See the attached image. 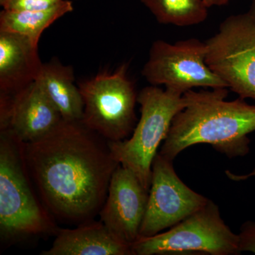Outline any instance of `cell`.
Here are the masks:
<instances>
[{
  "mask_svg": "<svg viewBox=\"0 0 255 255\" xmlns=\"http://www.w3.org/2000/svg\"><path fill=\"white\" fill-rule=\"evenodd\" d=\"M22 147L33 186L53 219L78 226L100 214L120 165L107 140L81 122L63 120Z\"/></svg>",
  "mask_w": 255,
  "mask_h": 255,
  "instance_id": "6da1fadb",
  "label": "cell"
},
{
  "mask_svg": "<svg viewBox=\"0 0 255 255\" xmlns=\"http://www.w3.org/2000/svg\"><path fill=\"white\" fill-rule=\"evenodd\" d=\"M187 93L190 102L174 117L159 153L173 161L187 147L202 143L230 158L248 155V135L255 131V106L241 97L226 101L227 88Z\"/></svg>",
  "mask_w": 255,
  "mask_h": 255,
  "instance_id": "7a4b0ae2",
  "label": "cell"
},
{
  "mask_svg": "<svg viewBox=\"0 0 255 255\" xmlns=\"http://www.w3.org/2000/svg\"><path fill=\"white\" fill-rule=\"evenodd\" d=\"M23 157L22 142L0 133V233L6 241L55 234V219L36 195Z\"/></svg>",
  "mask_w": 255,
  "mask_h": 255,
  "instance_id": "3957f363",
  "label": "cell"
},
{
  "mask_svg": "<svg viewBox=\"0 0 255 255\" xmlns=\"http://www.w3.org/2000/svg\"><path fill=\"white\" fill-rule=\"evenodd\" d=\"M189 102L187 92L181 95L154 85L146 87L137 95L141 116L131 137L108 142L116 160L131 170L147 190H150L152 162L157 149L167 137L174 117Z\"/></svg>",
  "mask_w": 255,
  "mask_h": 255,
  "instance_id": "277c9868",
  "label": "cell"
},
{
  "mask_svg": "<svg viewBox=\"0 0 255 255\" xmlns=\"http://www.w3.org/2000/svg\"><path fill=\"white\" fill-rule=\"evenodd\" d=\"M131 250L132 255L241 253L238 235L226 224L219 206L211 200L168 231L137 238Z\"/></svg>",
  "mask_w": 255,
  "mask_h": 255,
  "instance_id": "5b68a950",
  "label": "cell"
},
{
  "mask_svg": "<svg viewBox=\"0 0 255 255\" xmlns=\"http://www.w3.org/2000/svg\"><path fill=\"white\" fill-rule=\"evenodd\" d=\"M84 101L81 122L108 142L126 140L136 126L137 95L127 65L79 85Z\"/></svg>",
  "mask_w": 255,
  "mask_h": 255,
  "instance_id": "8992f818",
  "label": "cell"
},
{
  "mask_svg": "<svg viewBox=\"0 0 255 255\" xmlns=\"http://www.w3.org/2000/svg\"><path fill=\"white\" fill-rule=\"evenodd\" d=\"M206 44L209 68L241 98L255 100V23L248 12L226 18Z\"/></svg>",
  "mask_w": 255,
  "mask_h": 255,
  "instance_id": "52a82bcc",
  "label": "cell"
},
{
  "mask_svg": "<svg viewBox=\"0 0 255 255\" xmlns=\"http://www.w3.org/2000/svg\"><path fill=\"white\" fill-rule=\"evenodd\" d=\"M206 42L196 38L172 44L157 40L151 46L142 74L151 85L183 95L196 87L228 88L206 63Z\"/></svg>",
  "mask_w": 255,
  "mask_h": 255,
  "instance_id": "ba28073f",
  "label": "cell"
},
{
  "mask_svg": "<svg viewBox=\"0 0 255 255\" xmlns=\"http://www.w3.org/2000/svg\"><path fill=\"white\" fill-rule=\"evenodd\" d=\"M209 201L181 180L173 161L157 152L152 162L148 201L139 238L155 236L173 227Z\"/></svg>",
  "mask_w": 255,
  "mask_h": 255,
  "instance_id": "9c48e42d",
  "label": "cell"
},
{
  "mask_svg": "<svg viewBox=\"0 0 255 255\" xmlns=\"http://www.w3.org/2000/svg\"><path fill=\"white\" fill-rule=\"evenodd\" d=\"M63 120L36 80L14 93H0V130H9L21 142L38 140Z\"/></svg>",
  "mask_w": 255,
  "mask_h": 255,
  "instance_id": "30bf717a",
  "label": "cell"
},
{
  "mask_svg": "<svg viewBox=\"0 0 255 255\" xmlns=\"http://www.w3.org/2000/svg\"><path fill=\"white\" fill-rule=\"evenodd\" d=\"M149 191L130 169L119 165L111 179L100 221L117 237L131 246L140 236Z\"/></svg>",
  "mask_w": 255,
  "mask_h": 255,
  "instance_id": "8fae6325",
  "label": "cell"
},
{
  "mask_svg": "<svg viewBox=\"0 0 255 255\" xmlns=\"http://www.w3.org/2000/svg\"><path fill=\"white\" fill-rule=\"evenodd\" d=\"M43 255H132L131 246L95 220L73 229L58 230L55 241Z\"/></svg>",
  "mask_w": 255,
  "mask_h": 255,
  "instance_id": "7c38bea8",
  "label": "cell"
},
{
  "mask_svg": "<svg viewBox=\"0 0 255 255\" xmlns=\"http://www.w3.org/2000/svg\"><path fill=\"white\" fill-rule=\"evenodd\" d=\"M27 37L0 31V93L12 94L34 82L43 63Z\"/></svg>",
  "mask_w": 255,
  "mask_h": 255,
  "instance_id": "4fadbf2b",
  "label": "cell"
},
{
  "mask_svg": "<svg viewBox=\"0 0 255 255\" xmlns=\"http://www.w3.org/2000/svg\"><path fill=\"white\" fill-rule=\"evenodd\" d=\"M36 80L63 120L81 122L84 101L79 86L75 84L71 66H65L56 60L43 64Z\"/></svg>",
  "mask_w": 255,
  "mask_h": 255,
  "instance_id": "5bb4252c",
  "label": "cell"
},
{
  "mask_svg": "<svg viewBox=\"0 0 255 255\" xmlns=\"http://www.w3.org/2000/svg\"><path fill=\"white\" fill-rule=\"evenodd\" d=\"M73 11V2L69 0H62L43 10L3 9L0 14V31L22 35L38 46L43 32L64 15Z\"/></svg>",
  "mask_w": 255,
  "mask_h": 255,
  "instance_id": "9a60e30c",
  "label": "cell"
},
{
  "mask_svg": "<svg viewBox=\"0 0 255 255\" xmlns=\"http://www.w3.org/2000/svg\"><path fill=\"white\" fill-rule=\"evenodd\" d=\"M141 2L162 24L194 26L205 21L209 16L206 0H141Z\"/></svg>",
  "mask_w": 255,
  "mask_h": 255,
  "instance_id": "2e32d148",
  "label": "cell"
},
{
  "mask_svg": "<svg viewBox=\"0 0 255 255\" xmlns=\"http://www.w3.org/2000/svg\"><path fill=\"white\" fill-rule=\"evenodd\" d=\"M238 235L240 252H251L255 254V222L247 221L243 223Z\"/></svg>",
  "mask_w": 255,
  "mask_h": 255,
  "instance_id": "e0dca14e",
  "label": "cell"
},
{
  "mask_svg": "<svg viewBox=\"0 0 255 255\" xmlns=\"http://www.w3.org/2000/svg\"><path fill=\"white\" fill-rule=\"evenodd\" d=\"M62 0H11L6 9L14 10H43L58 4Z\"/></svg>",
  "mask_w": 255,
  "mask_h": 255,
  "instance_id": "ac0fdd59",
  "label": "cell"
},
{
  "mask_svg": "<svg viewBox=\"0 0 255 255\" xmlns=\"http://www.w3.org/2000/svg\"><path fill=\"white\" fill-rule=\"evenodd\" d=\"M226 174L231 180L238 182V181L246 180V179H250L252 177H255V168L253 169V171H252L251 173L244 174V175H237V174H233L230 171H226Z\"/></svg>",
  "mask_w": 255,
  "mask_h": 255,
  "instance_id": "d6986e66",
  "label": "cell"
},
{
  "mask_svg": "<svg viewBox=\"0 0 255 255\" xmlns=\"http://www.w3.org/2000/svg\"><path fill=\"white\" fill-rule=\"evenodd\" d=\"M231 0H206V4L209 7L212 6H221L228 4Z\"/></svg>",
  "mask_w": 255,
  "mask_h": 255,
  "instance_id": "ffe728a7",
  "label": "cell"
},
{
  "mask_svg": "<svg viewBox=\"0 0 255 255\" xmlns=\"http://www.w3.org/2000/svg\"><path fill=\"white\" fill-rule=\"evenodd\" d=\"M248 12L255 23V0H253V2H252L251 8H250L249 11H248Z\"/></svg>",
  "mask_w": 255,
  "mask_h": 255,
  "instance_id": "44dd1931",
  "label": "cell"
},
{
  "mask_svg": "<svg viewBox=\"0 0 255 255\" xmlns=\"http://www.w3.org/2000/svg\"><path fill=\"white\" fill-rule=\"evenodd\" d=\"M11 0H0V4L2 6L3 9H6L9 6Z\"/></svg>",
  "mask_w": 255,
  "mask_h": 255,
  "instance_id": "7402d4cb",
  "label": "cell"
}]
</instances>
